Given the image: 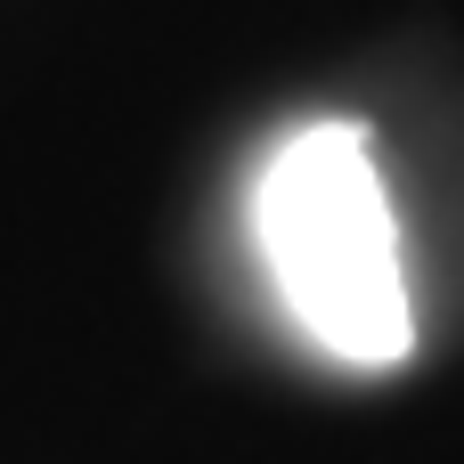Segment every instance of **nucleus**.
I'll use <instances>...</instances> for the list:
<instances>
[{"mask_svg": "<svg viewBox=\"0 0 464 464\" xmlns=\"http://www.w3.org/2000/svg\"><path fill=\"white\" fill-rule=\"evenodd\" d=\"M253 237L269 253L277 302L326 359L359 375L408 359L416 310L400 269V220L359 122H310L261 163Z\"/></svg>", "mask_w": 464, "mask_h": 464, "instance_id": "nucleus-1", "label": "nucleus"}]
</instances>
